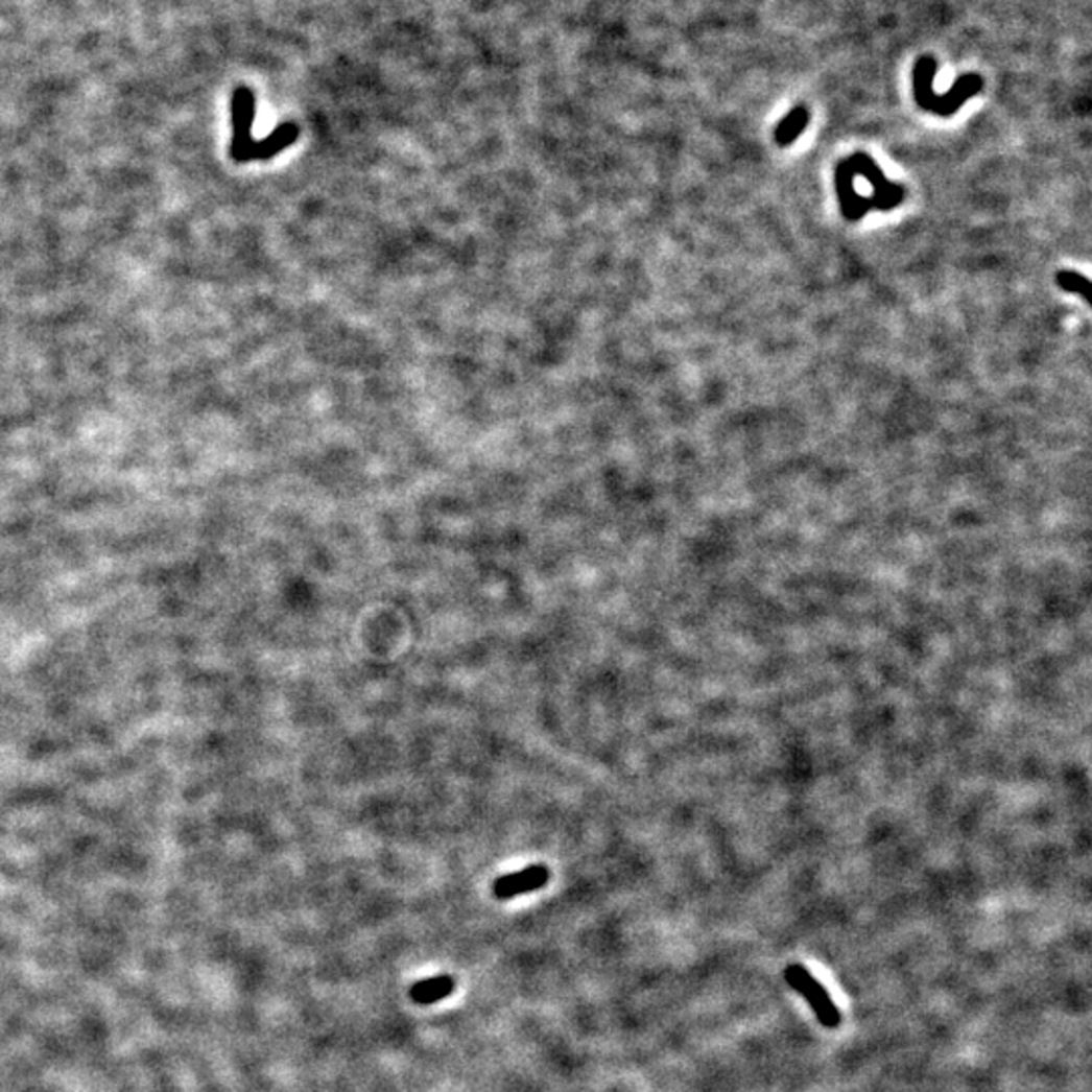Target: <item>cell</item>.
I'll return each mask as SVG.
<instances>
[{"mask_svg": "<svg viewBox=\"0 0 1092 1092\" xmlns=\"http://www.w3.org/2000/svg\"><path fill=\"white\" fill-rule=\"evenodd\" d=\"M453 990H455V979L451 975H433V977H425L416 986H411L409 996L419 1005H433L437 1001L448 999L453 994Z\"/></svg>", "mask_w": 1092, "mask_h": 1092, "instance_id": "5b68a950", "label": "cell"}, {"mask_svg": "<svg viewBox=\"0 0 1092 1092\" xmlns=\"http://www.w3.org/2000/svg\"><path fill=\"white\" fill-rule=\"evenodd\" d=\"M298 138H300L298 124L286 122V124L278 126L269 136H265L263 140H258L254 161H269V159H274L276 155H280V152H284L286 148H289Z\"/></svg>", "mask_w": 1092, "mask_h": 1092, "instance_id": "8992f818", "label": "cell"}, {"mask_svg": "<svg viewBox=\"0 0 1092 1092\" xmlns=\"http://www.w3.org/2000/svg\"><path fill=\"white\" fill-rule=\"evenodd\" d=\"M934 73H936V60L931 55H923L912 67L915 99L923 110H927L931 114L951 116L964 105L967 99L977 96L983 90V77L979 73H967L953 84V88L947 94L936 96L932 92Z\"/></svg>", "mask_w": 1092, "mask_h": 1092, "instance_id": "6da1fadb", "label": "cell"}, {"mask_svg": "<svg viewBox=\"0 0 1092 1092\" xmlns=\"http://www.w3.org/2000/svg\"><path fill=\"white\" fill-rule=\"evenodd\" d=\"M1057 280H1059V286H1061V288L1066 289V291H1074V293L1078 291V293L1089 302V291H1087L1089 280H1087V278L1076 276V274H1070V271H1061V274L1057 276Z\"/></svg>", "mask_w": 1092, "mask_h": 1092, "instance_id": "ba28073f", "label": "cell"}, {"mask_svg": "<svg viewBox=\"0 0 1092 1092\" xmlns=\"http://www.w3.org/2000/svg\"><path fill=\"white\" fill-rule=\"evenodd\" d=\"M807 122H809V112L804 105H798L796 110H791L775 129V140L779 146H789L805 128H807Z\"/></svg>", "mask_w": 1092, "mask_h": 1092, "instance_id": "52a82bcc", "label": "cell"}, {"mask_svg": "<svg viewBox=\"0 0 1092 1092\" xmlns=\"http://www.w3.org/2000/svg\"><path fill=\"white\" fill-rule=\"evenodd\" d=\"M548 878H550V872L545 864H532V867L518 870L513 874L500 876L492 886V895L498 900L516 899L520 895H528V893L543 888L546 886Z\"/></svg>", "mask_w": 1092, "mask_h": 1092, "instance_id": "277c9868", "label": "cell"}, {"mask_svg": "<svg viewBox=\"0 0 1092 1092\" xmlns=\"http://www.w3.org/2000/svg\"><path fill=\"white\" fill-rule=\"evenodd\" d=\"M783 977L787 986L804 997L811 1012L815 1014L817 1022L824 1028L835 1029L841 1024V1014L834 1003V999L828 994V990L805 969L802 964H791L785 967Z\"/></svg>", "mask_w": 1092, "mask_h": 1092, "instance_id": "3957f363", "label": "cell"}, {"mask_svg": "<svg viewBox=\"0 0 1092 1092\" xmlns=\"http://www.w3.org/2000/svg\"><path fill=\"white\" fill-rule=\"evenodd\" d=\"M256 122V94L247 86H239L231 94V159L235 162H254Z\"/></svg>", "mask_w": 1092, "mask_h": 1092, "instance_id": "7a4b0ae2", "label": "cell"}]
</instances>
